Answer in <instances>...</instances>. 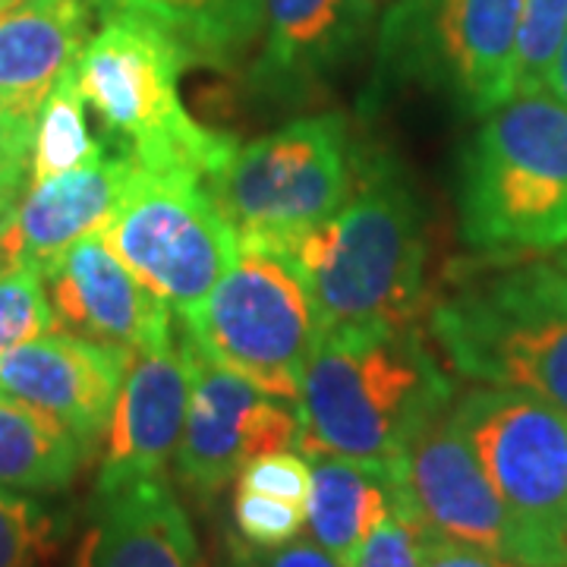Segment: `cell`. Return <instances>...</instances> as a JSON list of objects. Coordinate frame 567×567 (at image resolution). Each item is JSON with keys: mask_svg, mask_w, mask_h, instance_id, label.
<instances>
[{"mask_svg": "<svg viewBox=\"0 0 567 567\" xmlns=\"http://www.w3.org/2000/svg\"><path fill=\"white\" fill-rule=\"evenodd\" d=\"M454 398L457 388L416 322L328 328L300 382V454L391 473L413 432Z\"/></svg>", "mask_w": 567, "mask_h": 567, "instance_id": "6da1fadb", "label": "cell"}, {"mask_svg": "<svg viewBox=\"0 0 567 567\" xmlns=\"http://www.w3.org/2000/svg\"><path fill=\"white\" fill-rule=\"evenodd\" d=\"M300 265L324 328L410 324L425 306V212L401 167L363 152L357 183L322 224L281 244Z\"/></svg>", "mask_w": 567, "mask_h": 567, "instance_id": "7a4b0ae2", "label": "cell"}, {"mask_svg": "<svg viewBox=\"0 0 567 567\" xmlns=\"http://www.w3.org/2000/svg\"><path fill=\"white\" fill-rule=\"evenodd\" d=\"M193 63L174 32L114 0L85 41L73 76L107 133V145L142 171L208 181L237 142L189 117L181 73Z\"/></svg>", "mask_w": 567, "mask_h": 567, "instance_id": "3957f363", "label": "cell"}, {"mask_svg": "<svg viewBox=\"0 0 567 567\" xmlns=\"http://www.w3.org/2000/svg\"><path fill=\"white\" fill-rule=\"evenodd\" d=\"M461 237L483 256L567 246V104L548 89L488 111L457 167Z\"/></svg>", "mask_w": 567, "mask_h": 567, "instance_id": "277c9868", "label": "cell"}, {"mask_svg": "<svg viewBox=\"0 0 567 567\" xmlns=\"http://www.w3.org/2000/svg\"><path fill=\"white\" fill-rule=\"evenodd\" d=\"M429 334L470 382L527 391L567 413V271H473L429 306Z\"/></svg>", "mask_w": 567, "mask_h": 567, "instance_id": "5b68a950", "label": "cell"}, {"mask_svg": "<svg viewBox=\"0 0 567 567\" xmlns=\"http://www.w3.org/2000/svg\"><path fill=\"white\" fill-rule=\"evenodd\" d=\"M181 322L183 334L212 360L290 404L328 331L300 265L262 237H240L227 275Z\"/></svg>", "mask_w": 567, "mask_h": 567, "instance_id": "8992f818", "label": "cell"}, {"mask_svg": "<svg viewBox=\"0 0 567 567\" xmlns=\"http://www.w3.org/2000/svg\"><path fill=\"white\" fill-rule=\"evenodd\" d=\"M360 158L341 114H312L237 145L205 189L237 237L290 244L341 208Z\"/></svg>", "mask_w": 567, "mask_h": 567, "instance_id": "52a82bcc", "label": "cell"}, {"mask_svg": "<svg viewBox=\"0 0 567 567\" xmlns=\"http://www.w3.org/2000/svg\"><path fill=\"white\" fill-rule=\"evenodd\" d=\"M451 416L517 533L520 567H561L567 527V413L514 388H470Z\"/></svg>", "mask_w": 567, "mask_h": 567, "instance_id": "ba28073f", "label": "cell"}, {"mask_svg": "<svg viewBox=\"0 0 567 567\" xmlns=\"http://www.w3.org/2000/svg\"><path fill=\"white\" fill-rule=\"evenodd\" d=\"M524 0H398L379 29L382 82H416L486 117L517 92Z\"/></svg>", "mask_w": 567, "mask_h": 567, "instance_id": "9c48e42d", "label": "cell"}, {"mask_svg": "<svg viewBox=\"0 0 567 567\" xmlns=\"http://www.w3.org/2000/svg\"><path fill=\"white\" fill-rule=\"evenodd\" d=\"M102 237L181 319L208 300L240 252L234 224L199 177L142 167Z\"/></svg>", "mask_w": 567, "mask_h": 567, "instance_id": "30bf717a", "label": "cell"}, {"mask_svg": "<svg viewBox=\"0 0 567 567\" xmlns=\"http://www.w3.org/2000/svg\"><path fill=\"white\" fill-rule=\"evenodd\" d=\"M189 363V410L174 461L177 480L199 502H212L249 461L300 451L297 404L265 394L244 375L212 360L186 334L177 338Z\"/></svg>", "mask_w": 567, "mask_h": 567, "instance_id": "8fae6325", "label": "cell"}, {"mask_svg": "<svg viewBox=\"0 0 567 567\" xmlns=\"http://www.w3.org/2000/svg\"><path fill=\"white\" fill-rule=\"evenodd\" d=\"M454 404V401H451ZM391 476V511L416 536L483 548L520 565L517 533L451 406L429 416L406 442Z\"/></svg>", "mask_w": 567, "mask_h": 567, "instance_id": "7c38bea8", "label": "cell"}, {"mask_svg": "<svg viewBox=\"0 0 567 567\" xmlns=\"http://www.w3.org/2000/svg\"><path fill=\"white\" fill-rule=\"evenodd\" d=\"M58 331L130 353L174 344V309L104 244L89 237L44 275Z\"/></svg>", "mask_w": 567, "mask_h": 567, "instance_id": "4fadbf2b", "label": "cell"}, {"mask_svg": "<svg viewBox=\"0 0 567 567\" xmlns=\"http://www.w3.org/2000/svg\"><path fill=\"white\" fill-rule=\"evenodd\" d=\"M133 357L121 347L51 331L0 360V391L61 420L95 454Z\"/></svg>", "mask_w": 567, "mask_h": 567, "instance_id": "5bb4252c", "label": "cell"}, {"mask_svg": "<svg viewBox=\"0 0 567 567\" xmlns=\"http://www.w3.org/2000/svg\"><path fill=\"white\" fill-rule=\"evenodd\" d=\"M189 388L193 375L181 341L133 357L104 432L95 495L162 480L181 447Z\"/></svg>", "mask_w": 567, "mask_h": 567, "instance_id": "9a60e30c", "label": "cell"}, {"mask_svg": "<svg viewBox=\"0 0 567 567\" xmlns=\"http://www.w3.org/2000/svg\"><path fill=\"white\" fill-rule=\"evenodd\" d=\"M372 22L375 0H265L252 89L275 104L303 102L360 54Z\"/></svg>", "mask_w": 567, "mask_h": 567, "instance_id": "2e32d148", "label": "cell"}, {"mask_svg": "<svg viewBox=\"0 0 567 567\" xmlns=\"http://www.w3.org/2000/svg\"><path fill=\"white\" fill-rule=\"evenodd\" d=\"M136 164L126 155H104L41 183H29L17 212L0 227L3 268H32L41 278L89 237H102L117 215Z\"/></svg>", "mask_w": 567, "mask_h": 567, "instance_id": "e0dca14e", "label": "cell"}, {"mask_svg": "<svg viewBox=\"0 0 567 567\" xmlns=\"http://www.w3.org/2000/svg\"><path fill=\"white\" fill-rule=\"evenodd\" d=\"M114 0H20L0 13V111L35 130Z\"/></svg>", "mask_w": 567, "mask_h": 567, "instance_id": "ac0fdd59", "label": "cell"}, {"mask_svg": "<svg viewBox=\"0 0 567 567\" xmlns=\"http://www.w3.org/2000/svg\"><path fill=\"white\" fill-rule=\"evenodd\" d=\"M76 567H203L193 520L167 476L95 495Z\"/></svg>", "mask_w": 567, "mask_h": 567, "instance_id": "d6986e66", "label": "cell"}, {"mask_svg": "<svg viewBox=\"0 0 567 567\" xmlns=\"http://www.w3.org/2000/svg\"><path fill=\"white\" fill-rule=\"evenodd\" d=\"M309 466L312 486L306 498V527L328 555L353 567L365 539L394 514L391 476L334 454L309 457Z\"/></svg>", "mask_w": 567, "mask_h": 567, "instance_id": "ffe728a7", "label": "cell"}, {"mask_svg": "<svg viewBox=\"0 0 567 567\" xmlns=\"http://www.w3.org/2000/svg\"><path fill=\"white\" fill-rule=\"evenodd\" d=\"M89 457V447L61 420L0 391V488L61 495Z\"/></svg>", "mask_w": 567, "mask_h": 567, "instance_id": "44dd1931", "label": "cell"}, {"mask_svg": "<svg viewBox=\"0 0 567 567\" xmlns=\"http://www.w3.org/2000/svg\"><path fill=\"white\" fill-rule=\"evenodd\" d=\"M162 22L193 63L234 66L262 35L265 0H123Z\"/></svg>", "mask_w": 567, "mask_h": 567, "instance_id": "7402d4cb", "label": "cell"}, {"mask_svg": "<svg viewBox=\"0 0 567 567\" xmlns=\"http://www.w3.org/2000/svg\"><path fill=\"white\" fill-rule=\"evenodd\" d=\"M104 142L92 136L89 102L82 95L73 70L58 82V89L41 104L35 136H32V183L102 162Z\"/></svg>", "mask_w": 567, "mask_h": 567, "instance_id": "603a6c76", "label": "cell"}, {"mask_svg": "<svg viewBox=\"0 0 567 567\" xmlns=\"http://www.w3.org/2000/svg\"><path fill=\"white\" fill-rule=\"evenodd\" d=\"M58 331L44 278L32 268L0 271V360L17 347Z\"/></svg>", "mask_w": 567, "mask_h": 567, "instance_id": "cb8c5ba5", "label": "cell"}, {"mask_svg": "<svg viewBox=\"0 0 567 567\" xmlns=\"http://www.w3.org/2000/svg\"><path fill=\"white\" fill-rule=\"evenodd\" d=\"M567 35V0H524L517 39V92H539L548 85L551 63Z\"/></svg>", "mask_w": 567, "mask_h": 567, "instance_id": "d4e9b609", "label": "cell"}, {"mask_svg": "<svg viewBox=\"0 0 567 567\" xmlns=\"http://www.w3.org/2000/svg\"><path fill=\"white\" fill-rule=\"evenodd\" d=\"M51 539V514L32 495L0 488V567H39Z\"/></svg>", "mask_w": 567, "mask_h": 567, "instance_id": "484cf974", "label": "cell"}, {"mask_svg": "<svg viewBox=\"0 0 567 567\" xmlns=\"http://www.w3.org/2000/svg\"><path fill=\"white\" fill-rule=\"evenodd\" d=\"M234 524L240 529V539L252 543V546H284V543L303 536L306 507L275 498V495L237 488Z\"/></svg>", "mask_w": 567, "mask_h": 567, "instance_id": "4316f807", "label": "cell"}, {"mask_svg": "<svg viewBox=\"0 0 567 567\" xmlns=\"http://www.w3.org/2000/svg\"><path fill=\"white\" fill-rule=\"evenodd\" d=\"M312 486V466L300 451H278V454H262L240 470L237 488L275 495L284 502L303 505Z\"/></svg>", "mask_w": 567, "mask_h": 567, "instance_id": "83f0119b", "label": "cell"}, {"mask_svg": "<svg viewBox=\"0 0 567 567\" xmlns=\"http://www.w3.org/2000/svg\"><path fill=\"white\" fill-rule=\"evenodd\" d=\"M32 126L0 111V227L17 212L32 183Z\"/></svg>", "mask_w": 567, "mask_h": 567, "instance_id": "f1b7e54d", "label": "cell"}, {"mask_svg": "<svg viewBox=\"0 0 567 567\" xmlns=\"http://www.w3.org/2000/svg\"><path fill=\"white\" fill-rule=\"evenodd\" d=\"M221 567H344L334 555H328L316 539L297 536L284 546H252L230 539L227 565Z\"/></svg>", "mask_w": 567, "mask_h": 567, "instance_id": "f546056e", "label": "cell"}, {"mask_svg": "<svg viewBox=\"0 0 567 567\" xmlns=\"http://www.w3.org/2000/svg\"><path fill=\"white\" fill-rule=\"evenodd\" d=\"M353 567H420L416 533L401 517H388L382 527L365 539L360 561Z\"/></svg>", "mask_w": 567, "mask_h": 567, "instance_id": "4dcf8cb0", "label": "cell"}, {"mask_svg": "<svg viewBox=\"0 0 567 567\" xmlns=\"http://www.w3.org/2000/svg\"><path fill=\"white\" fill-rule=\"evenodd\" d=\"M416 543H420V567H520L502 555L461 546L439 536H416Z\"/></svg>", "mask_w": 567, "mask_h": 567, "instance_id": "1f68e13d", "label": "cell"}, {"mask_svg": "<svg viewBox=\"0 0 567 567\" xmlns=\"http://www.w3.org/2000/svg\"><path fill=\"white\" fill-rule=\"evenodd\" d=\"M548 92L555 95V99H561L567 104V35L561 41V48H558V58L551 63V73H548Z\"/></svg>", "mask_w": 567, "mask_h": 567, "instance_id": "d6a6232c", "label": "cell"}, {"mask_svg": "<svg viewBox=\"0 0 567 567\" xmlns=\"http://www.w3.org/2000/svg\"><path fill=\"white\" fill-rule=\"evenodd\" d=\"M561 567H567V527H565V536H561Z\"/></svg>", "mask_w": 567, "mask_h": 567, "instance_id": "836d02e7", "label": "cell"}, {"mask_svg": "<svg viewBox=\"0 0 567 567\" xmlns=\"http://www.w3.org/2000/svg\"><path fill=\"white\" fill-rule=\"evenodd\" d=\"M17 3H20V0H0V13L10 10V7H17Z\"/></svg>", "mask_w": 567, "mask_h": 567, "instance_id": "e575fe53", "label": "cell"}, {"mask_svg": "<svg viewBox=\"0 0 567 567\" xmlns=\"http://www.w3.org/2000/svg\"><path fill=\"white\" fill-rule=\"evenodd\" d=\"M558 265H561V268L567 271V246H565V252H561V262H558Z\"/></svg>", "mask_w": 567, "mask_h": 567, "instance_id": "d590c367", "label": "cell"}, {"mask_svg": "<svg viewBox=\"0 0 567 567\" xmlns=\"http://www.w3.org/2000/svg\"><path fill=\"white\" fill-rule=\"evenodd\" d=\"M0 271H3V262H0Z\"/></svg>", "mask_w": 567, "mask_h": 567, "instance_id": "8d00e7d4", "label": "cell"}]
</instances>
